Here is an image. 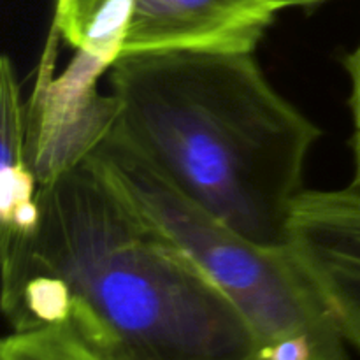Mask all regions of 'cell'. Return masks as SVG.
I'll use <instances>...</instances> for the list:
<instances>
[{
  "label": "cell",
  "mask_w": 360,
  "mask_h": 360,
  "mask_svg": "<svg viewBox=\"0 0 360 360\" xmlns=\"http://www.w3.org/2000/svg\"><path fill=\"white\" fill-rule=\"evenodd\" d=\"M288 248L360 352V186L304 190L288 221Z\"/></svg>",
  "instance_id": "277c9868"
},
{
  "label": "cell",
  "mask_w": 360,
  "mask_h": 360,
  "mask_svg": "<svg viewBox=\"0 0 360 360\" xmlns=\"http://www.w3.org/2000/svg\"><path fill=\"white\" fill-rule=\"evenodd\" d=\"M136 0H56L53 28L105 69L120 58Z\"/></svg>",
  "instance_id": "52a82bcc"
},
{
  "label": "cell",
  "mask_w": 360,
  "mask_h": 360,
  "mask_svg": "<svg viewBox=\"0 0 360 360\" xmlns=\"http://www.w3.org/2000/svg\"><path fill=\"white\" fill-rule=\"evenodd\" d=\"M0 360H102L62 327L14 330L2 341Z\"/></svg>",
  "instance_id": "ba28073f"
},
{
  "label": "cell",
  "mask_w": 360,
  "mask_h": 360,
  "mask_svg": "<svg viewBox=\"0 0 360 360\" xmlns=\"http://www.w3.org/2000/svg\"><path fill=\"white\" fill-rule=\"evenodd\" d=\"M39 181L21 98L9 56L0 62V260L20 252L37 227Z\"/></svg>",
  "instance_id": "8992f818"
},
{
  "label": "cell",
  "mask_w": 360,
  "mask_h": 360,
  "mask_svg": "<svg viewBox=\"0 0 360 360\" xmlns=\"http://www.w3.org/2000/svg\"><path fill=\"white\" fill-rule=\"evenodd\" d=\"M37 207L0 262L14 330L62 327L102 360H260L231 299L88 158L41 183Z\"/></svg>",
  "instance_id": "6da1fadb"
},
{
  "label": "cell",
  "mask_w": 360,
  "mask_h": 360,
  "mask_svg": "<svg viewBox=\"0 0 360 360\" xmlns=\"http://www.w3.org/2000/svg\"><path fill=\"white\" fill-rule=\"evenodd\" d=\"M86 158L231 299L260 352L302 343L323 360H348L343 333L290 248L260 246L211 217L150 167L112 125Z\"/></svg>",
  "instance_id": "3957f363"
},
{
  "label": "cell",
  "mask_w": 360,
  "mask_h": 360,
  "mask_svg": "<svg viewBox=\"0 0 360 360\" xmlns=\"http://www.w3.org/2000/svg\"><path fill=\"white\" fill-rule=\"evenodd\" d=\"M276 11L288 9V7H309L319 6V4L329 2V0H269Z\"/></svg>",
  "instance_id": "30bf717a"
},
{
  "label": "cell",
  "mask_w": 360,
  "mask_h": 360,
  "mask_svg": "<svg viewBox=\"0 0 360 360\" xmlns=\"http://www.w3.org/2000/svg\"><path fill=\"white\" fill-rule=\"evenodd\" d=\"M276 13L269 0H136L120 56L162 49H255Z\"/></svg>",
  "instance_id": "5b68a950"
},
{
  "label": "cell",
  "mask_w": 360,
  "mask_h": 360,
  "mask_svg": "<svg viewBox=\"0 0 360 360\" xmlns=\"http://www.w3.org/2000/svg\"><path fill=\"white\" fill-rule=\"evenodd\" d=\"M112 130L179 193L266 248H288L320 129L255 49H162L111 65Z\"/></svg>",
  "instance_id": "7a4b0ae2"
},
{
  "label": "cell",
  "mask_w": 360,
  "mask_h": 360,
  "mask_svg": "<svg viewBox=\"0 0 360 360\" xmlns=\"http://www.w3.org/2000/svg\"><path fill=\"white\" fill-rule=\"evenodd\" d=\"M347 70L350 77V109L354 120L355 185L360 186V42L347 56Z\"/></svg>",
  "instance_id": "9c48e42d"
}]
</instances>
